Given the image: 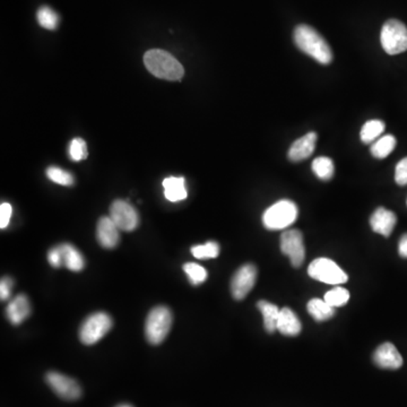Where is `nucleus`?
<instances>
[{
    "label": "nucleus",
    "mask_w": 407,
    "mask_h": 407,
    "mask_svg": "<svg viewBox=\"0 0 407 407\" xmlns=\"http://www.w3.org/2000/svg\"><path fill=\"white\" fill-rule=\"evenodd\" d=\"M293 39L295 45L302 52L317 60L321 65H328L333 62V51L328 42L311 26L306 24L297 26Z\"/></svg>",
    "instance_id": "f257e3e1"
},
{
    "label": "nucleus",
    "mask_w": 407,
    "mask_h": 407,
    "mask_svg": "<svg viewBox=\"0 0 407 407\" xmlns=\"http://www.w3.org/2000/svg\"><path fill=\"white\" fill-rule=\"evenodd\" d=\"M144 64L147 71L158 79L180 81L185 75L183 65L168 51L153 49L144 55Z\"/></svg>",
    "instance_id": "f03ea898"
},
{
    "label": "nucleus",
    "mask_w": 407,
    "mask_h": 407,
    "mask_svg": "<svg viewBox=\"0 0 407 407\" xmlns=\"http://www.w3.org/2000/svg\"><path fill=\"white\" fill-rule=\"evenodd\" d=\"M298 213V206L292 200H282L267 208L263 223L267 230H284L297 221Z\"/></svg>",
    "instance_id": "7ed1b4c3"
},
{
    "label": "nucleus",
    "mask_w": 407,
    "mask_h": 407,
    "mask_svg": "<svg viewBox=\"0 0 407 407\" xmlns=\"http://www.w3.org/2000/svg\"><path fill=\"white\" fill-rule=\"evenodd\" d=\"M172 314L168 306H155L147 316L145 335L153 345H159L166 340L171 329Z\"/></svg>",
    "instance_id": "20e7f679"
},
{
    "label": "nucleus",
    "mask_w": 407,
    "mask_h": 407,
    "mask_svg": "<svg viewBox=\"0 0 407 407\" xmlns=\"http://www.w3.org/2000/svg\"><path fill=\"white\" fill-rule=\"evenodd\" d=\"M382 49L388 55H399L407 50V28L399 20H389L384 24L380 33Z\"/></svg>",
    "instance_id": "39448f33"
},
{
    "label": "nucleus",
    "mask_w": 407,
    "mask_h": 407,
    "mask_svg": "<svg viewBox=\"0 0 407 407\" xmlns=\"http://www.w3.org/2000/svg\"><path fill=\"white\" fill-rule=\"evenodd\" d=\"M113 328V319L105 312H96L85 319L79 329V340L85 345H93L102 340Z\"/></svg>",
    "instance_id": "423d86ee"
},
{
    "label": "nucleus",
    "mask_w": 407,
    "mask_h": 407,
    "mask_svg": "<svg viewBox=\"0 0 407 407\" xmlns=\"http://www.w3.org/2000/svg\"><path fill=\"white\" fill-rule=\"evenodd\" d=\"M310 277L316 281L331 285H340L346 283L348 275L335 261L328 258H318L312 261L308 268Z\"/></svg>",
    "instance_id": "0eeeda50"
},
{
    "label": "nucleus",
    "mask_w": 407,
    "mask_h": 407,
    "mask_svg": "<svg viewBox=\"0 0 407 407\" xmlns=\"http://www.w3.org/2000/svg\"><path fill=\"white\" fill-rule=\"evenodd\" d=\"M281 251L287 256L291 264L295 268H299L304 264L306 258V248H304V236L297 229L287 230L281 236Z\"/></svg>",
    "instance_id": "6e6552de"
},
{
    "label": "nucleus",
    "mask_w": 407,
    "mask_h": 407,
    "mask_svg": "<svg viewBox=\"0 0 407 407\" xmlns=\"http://www.w3.org/2000/svg\"><path fill=\"white\" fill-rule=\"evenodd\" d=\"M110 217L119 230L126 232L135 230L139 224L137 211L126 200H118L113 202L110 208Z\"/></svg>",
    "instance_id": "1a4fd4ad"
},
{
    "label": "nucleus",
    "mask_w": 407,
    "mask_h": 407,
    "mask_svg": "<svg viewBox=\"0 0 407 407\" xmlns=\"http://www.w3.org/2000/svg\"><path fill=\"white\" fill-rule=\"evenodd\" d=\"M49 387L62 399L76 401L81 396V388L71 377L51 371L45 376Z\"/></svg>",
    "instance_id": "9d476101"
},
{
    "label": "nucleus",
    "mask_w": 407,
    "mask_h": 407,
    "mask_svg": "<svg viewBox=\"0 0 407 407\" xmlns=\"http://www.w3.org/2000/svg\"><path fill=\"white\" fill-rule=\"evenodd\" d=\"M257 280V268L255 265L246 264L236 270L231 280V293L236 300H243L253 289Z\"/></svg>",
    "instance_id": "9b49d317"
},
{
    "label": "nucleus",
    "mask_w": 407,
    "mask_h": 407,
    "mask_svg": "<svg viewBox=\"0 0 407 407\" xmlns=\"http://www.w3.org/2000/svg\"><path fill=\"white\" fill-rule=\"evenodd\" d=\"M374 362L380 369L397 370L403 365V357L391 343H384L374 353Z\"/></svg>",
    "instance_id": "f8f14e48"
},
{
    "label": "nucleus",
    "mask_w": 407,
    "mask_h": 407,
    "mask_svg": "<svg viewBox=\"0 0 407 407\" xmlns=\"http://www.w3.org/2000/svg\"><path fill=\"white\" fill-rule=\"evenodd\" d=\"M119 229L111 217H103L98 219L96 227V239L102 247L113 249L117 247L120 240Z\"/></svg>",
    "instance_id": "ddd939ff"
},
{
    "label": "nucleus",
    "mask_w": 407,
    "mask_h": 407,
    "mask_svg": "<svg viewBox=\"0 0 407 407\" xmlns=\"http://www.w3.org/2000/svg\"><path fill=\"white\" fill-rule=\"evenodd\" d=\"M317 134L308 132L306 135L299 138L290 147L287 158L292 162H300L310 158L315 152L316 143H317Z\"/></svg>",
    "instance_id": "4468645a"
},
{
    "label": "nucleus",
    "mask_w": 407,
    "mask_h": 407,
    "mask_svg": "<svg viewBox=\"0 0 407 407\" xmlns=\"http://www.w3.org/2000/svg\"><path fill=\"white\" fill-rule=\"evenodd\" d=\"M396 223V214L385 207L377 208L370 217L371 229L376 234H382L386 238L391 236Z\"/></svg>",
    "instance_id": "2eb2a0df"
},
{
    "label": "nucleus",
    "mask_w": 407,
    "mask_h": 407,
    "mask_svg": "<svg viewBox=\"0 0 407 407\" xmlns=\"http://www.w3.org/2000/svg\"><path fill=\"white\" fill-rule=\"evenodd\" d=\"M31 304L25 294H18L9 301L6 308V317L13 325L17 326L31 315Z\"/></svg>",
    "instance_id": "dca6fc26"
},
{
    "label": "nucleus",
    "mask_w": 407,
    "mask_h": 407,
    "mask_svg": "<svg viewBox=\"0 0 407 407\" xmlns=\"http://www.w3.org/2000/svg\"><path fill=\"white\" fill-rule=\"evenodd\" d=\"M302 326L298 316L290 308H282L277 321V331L284 336H298Z\"/></svg>",
    "instance_id": "f3484780"
},
{
    "label": "nucleus",
    "mask_w": 407,
    "mask_h": 407,
    "mask_svg": "<svg viewBox=\"0 0 407 407\" xmlns=\"http://www.w3.org/2000/svg\"><path fill=\"white\" fill-rule=\"evenodd\" d=\"M62 255V264L71 272H81L84 270V257L71 243H62L58 246Z\"/></svg>",
    "instance_id": "a211bd4d"
},
{
    "label": "nucleus",
    "mask_w": 407,
    "mask_h": 407,
    "mask_svg": "<svg viewBox=\"0 0 407 407\" xmlns=\"http://www.w3.org/2000/svg\"><path fill=\"white\" fill-rule=\"evenodd\" d=\"M163 187H164V196L170 202H181L188 196L185 185V178H166L163 181Z\"/></svg>",
    "instance_id": "6ab92c4d"
},
{
    "label": "nucleus",
    "mask_w": 407,
    "mask_h": 407,
    "mask_svg": "<svg viewBox=\"0 0 407 407\" xmlns=\"http://www.w3.org/2000/svg\"><path fill=\"white\" fill-rule=\"evenodd\" d=\"M258 309L260 310L261 315L264 318V326L267 333L273 334L277 331V321L280 317L281 309L276 304H270L268 301L260 300L257 304Z\"/></svg>",
    "instance_id": "aec40b11"
},
{
    "label": "nucleus",
    "mask_w": 407,
    "mask_h": 407,
    "mask_svg": "<svg viewBox=\"0 0 407 407\" xmlns=\"http://www.w3.org/2000/svg\"><path fill=\"white\" fill-rule=\"evenodd\" d=\"M306 309L316 321H329L335 315L334 306H329L323 299H311L306 304Z\"/></svg>",
    "instance_id": "412c9836"
},
{
    "label": "nucleus",
    "mask_w": 407,
    "mask_h": 407,
    "mask_svg": "<svg viewBox=\"0 0 407 407\" xmlns=\"http://www.w3.org/2000/svg\"><path fill=\"white\" fill-rule=\"evenodd\" d=\"M396 144V138L393 135L382 136L371 145V154L374 158L380 159V160L386 159L395 149Z\"/></svg>",
    "instance_id": "4be33fe9"
},
{
    "label": "nucleus",
    "mask_w": 407,
    "mask_h": 407,
    "mask_svg": "<svg viewBox=\"0 0 407 407\" xmlns=\"http://www.w3.org/2000/svg\"><path fill=\"white\" fill-rule=\"evenodd\" d=\"M385 122L382 120H370L363 125L362 130L360 132L361 141L365 144L374 143L382 136L385 130Z\"/></svg>",
    "instance_id": "5701e85b"
},
{
    "label": "nucleus",
    "mask_w": 407,
    "mask_h": 407,
    "mask_svg": "<svg viewBox=\"0 0 407 407\" xmlns=\"http://www.w3.org/2000/svg\"><path fill=\"white\" fill-rule=\"evenodd\" d=\"M312 171L321 180H331L334 177V161L327 156H319L315 159L311 164Z\"/></svg>",
    "instance_id": "b1692460"
},
{
    "label": "nucleus",
    "mask_w": 407,
    "mask_h": 407,
    "mask_svg": "<svg viewBox=\"0 0 407 407\" xmlns=\"http://www.w3.org/2000/svg\"><path fill=\"white\" fill-rule=\"evenodd\" d=\"M37 20L40 25L47 30H56L57 26L59 24V16L54 9L50 8L48 6L40 7L37 13Z\"/></svg>",
    "instance_id": "393cba45"
},
{
    "label": "nucleus",
    "mask_w": 407,
    "mask_h": 407,
    "mask_svg": "<svg viewBox=\"0 0 407 407\" xmlns=\"http://www.w3.org/2000/svg\"><path fill=\"white\" fill-rule=\"evenodd\" d=\"M191 253L197 259H213L219 255V246L217 242L210 241L191 248Z\"/></svg>",
    "instance_id": "a878e982"
},
{
    "label": "nucleus",
    "mask_w": 407,
    "mask_h": 407,
    "mask_svg": "<svg viewBox=\"0 0 407 407\" xmlns=\"http://www.w3.org/2000/svg\"><path fill=\"white\" fill-rule=\"evenodd\" d=\"M183 270L188 276L189 281L193 285H200L204 283L207 278V270L196 263H187L183 265Z\"/></svg>",
    "instance_id": "bb28decb"
},
{
    "label": "nucleus",
    "mask_w": 407,
    "mask_h": 407,
    "mask_svg": "<svg viewBox=\"0 0 407 407\" xmlns=\"http://www.w3.org/2000/svg\"><path fill=\"white\" fill-rule=\"evenodd\" d=\"M323 300L334 308L345 306L350 300V293L344 287H335L334 290H331L329 292L326 293Z\"/></svg>",
    "instance_id": "cd10ccee"
},
{
    "label": "nucleus",
    "mask_w": 407,
    "mask_h": 407,
    "mask_svg": "<svg viewBox=\"0 0 407 407\" xmlns=\"http://www.w3.org/2000/svg\"><path fill=\"white\" fill-rule=\"evenodd\" d=\"M47 176L52 183H58V185H68V187L74 185L73 174L57 166H50L47 170Z\"/></svg>",
    "instance_id": "c85d7f7f"
},
{
    "label": "nucleus",
    "mask_w": 407,
    "mask_h": 407,
    "mask_svg": "<svg viewBox=\"0 0 407 407\" xmlns=\"http://www.w3.org/2000/svg\"><path fill=\"white\" fill-rule=\"evenodd\" d=\"M69 158L75 162H79L87 158V145L81 138H74L71 142Z\"/></svg>",
    "instance_id": "c756f323"
},
{
    "label": "nucleus",
    "mask_w": 407,
    "mask_h": 407,
    "mask_svg": "<svg viewBox=\"0 0 407 407\" xmlns=\"http://www.w3.org/2000/svg\"><path fill=\"white\" fill-rule=\"evenodd\" d=\"M395 181L399 185H407V158L399 161L397 164L395 170Z\"/></svg>",
    "instance_id": "7c9ffc66"
},
{
    "label": "nucleus",
    "mask_w": 407,
    "mask_h": 407,
    "mask_svg": "<svg viewBox=\"0 0 407 407\" xmlns=\"http://www.w3.org/2000/svg\"><path fill=\"white\" fill-rule=\"evenodd\" d=\"M14 287V281L11 277H4L0 282V298L6 301L11 298V289Z\"/></svg>",
    "instance_id": "2f4dec72"
},
{
    "label": "nucleus",
    "mask_w": 407,
    "mask_h": 407,
    "mask_svg": "<svg viewBox=\"0 0 407 407\" xmlns=\"http://www.w3.org/2000/svg\"><path fill=\"white\" fill-rule=\"evenodd\" d=\"M11 204L8 202H3L0 206V228L6 229L8 227L9 221H11Z\"/></svg>",
    "instance_id": "473e14b6"
},
{
    "label": "nucleus",
    "mask_w": 407,
    "mask_h": 407,
    "mask_svg": "<svg viewBox=\"0 0 407 407\" xmlns=\"http://www.w3.org/2000/svg\"><path fill=\"white\" fill-rule=\"evenodd\" d=\"M48 260L49 264L55 267V268H59V267L64 266V264H62V251H60L58 246L49 250Z\"/></svg>",
    "instance_id": "72a5a7b5"
},
{
    "label": "nucleus",
    "mask_w": 407,
    "mask_h": 407,
    "mask_svg": "<svg viewBox=\"0 0 407 407\" xmlns=\"http://www.w3.org/2000/svg\"><path fill=\"white\" fill-rule=\"evenodd\" d=\"M399 253L403 258H407V234L401 238L399 244Z\"/></svg>",
    "instance_id": "f704fd0d"
},
{
    "label": "nucleus",
    "mask_w": 407,
    "mask_h": 407,
    "mask_svg": "<svg viewBox=\"0 0 407 407\" xmlns=\"http://www.w3.org/2000/svg\"><path fill=\"white\" fill-rule=\"evenodd\" d=\"M117 407H132V405H128V404H122V405H119V406Z\"/></svg>",
    "instance_id": "c9c22d12"
}]
</instances>
